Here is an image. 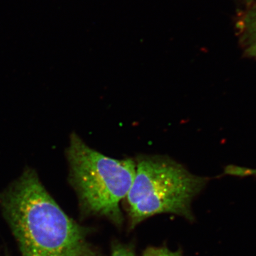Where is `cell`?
Here are the masks:
<instances>
[{
    "label": "cell",
    "mask_w": 256,
    "mask_h": 256,
    "mask_svg": "<svg viewBox=\"0 0 256 256\" xmlns=\"http://www.w3.org/2000/svg\"><path fill=\"white\" fill-rule=\"evenodd\" d=\"M22 256H98L85 229L66 214L28 168L0 197Z\"/></svg>",
    "instance_id": "obj_1"
},
{
    "label": "cell",
    "mask_w": 256,
    "mask_h": 256,
    "mask_svg": "<svg viewBox=\"0 0 256 256\" xmlns=\"http://www.w3.org/2000/svg\"><path fill=\"white\" fill-rule=\"evenodd\" d=\"M208 178L192 174L165 156H141L127 197L130 228L158 214H171L193 222L192 204Z\"/></svg>",
    "instance_id": "obj_2"
},
{
    "label": "cell",
    "mask_w": 256,
    "mask_h": 256,
    "mask_svg": "<svg viewBox=\"0 0 256 256\" xmlns=\"http://www.w3.org/2000/svg\"><path fill=\"white\" fill-rule=\"evenodd\" d=\"M66 154L70 183L84 210L121 226L124 217L120 203L132 188L136 162L104 156L88 146L75 132L70 136Z\"/></svg>",
    "instance_id": "obj_3"
},
{
    "label": "cell",
    "mask_w": 256,
    "mask_h": 256,
    "mask_svg": "<svg viewBox=\"0 0 256 256\" xmlns=\"http://www.w3.org/2000/svg\"><path fill=\"white\" fill-rule=\"evenodd\" d=\"M240 30L247 55L256 57V6L250 10L242 20Z\"/></svg>",
    "instance_id": "obj_4"
},
{
    "label": "cell",
    "mask_w": 256,
    "mask_h": 256,
    "mask_svg": "<svg viewBox=\"0 0 256 256\" xmlns=\"http://www.w3.org/2000/svg\"><path fill=\"white\" fill-rule=\"evenodd\" d=\"M142 256H183L181 252H172L166 247L148 248Z\"/></svg>",
    "instance_id": "obj_5"
},
{
    "label": "cell",
    "mask_w": 256,
    "mask_h": 256,
    "mask_svg": "<svg viewBox=\"0 0 256 256\" xmlns=\"http://www.w3.org/2000/svg\"><path fill=\"white\" fill-rule=\"evenodd\" d=\"M111 256H136L131 247L118 244L112 246Z\"/></svg>",
    "instance_id": "obj_6"
},
{
    "label": "cell",
    "mask_w": 256,
    "mask_h": 256,
    "mask_svg": "<svg viewBox=\"0 0 256 256\" xmlns=\"http://www.w3.org/2000/svg\"><path fill=\"white\" fill-rule=\"evenodd\" d=\"M226 173L235 176H245L256 175V170H249L246 168H238V166H230L226 170Z\"/></svg>",
    "instance_id": "obj_7"
}]
</instances>
